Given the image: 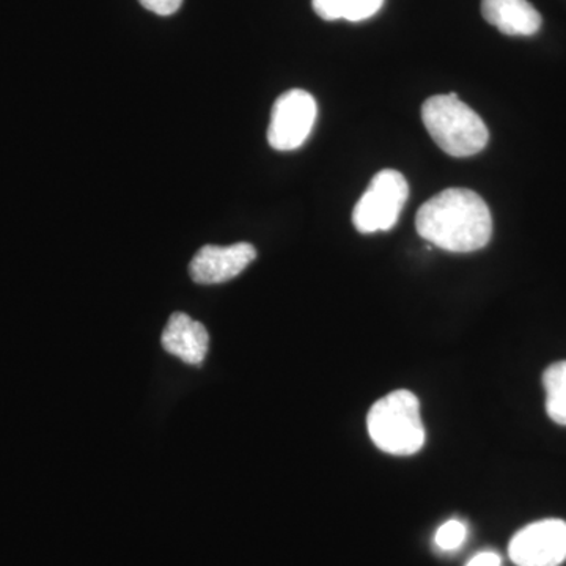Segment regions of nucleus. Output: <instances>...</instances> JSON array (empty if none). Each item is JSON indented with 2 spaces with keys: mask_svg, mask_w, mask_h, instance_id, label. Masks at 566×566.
<instances>
[{
  "mask_svg": "<svg viewBox=\"0 0 566 566\" xmlns=\"http://www.w3.org/2000/svg\"><path fill=\"white\" fill-rule=\"evenodd\" d=\"M416 229L423 240L447 252L480 251L493 237V218L485 200L471 189L450 188L424 202Z\"/></svg>",
  "mask_w": 566,
  "mask_h": 566,
  "instance_id": "obj_1",
  "label": "nucleus"
},
{
  "mask_svg": "<svg viewBox=\"0 0 566 566\" xmlns=\"http://www.w3.org/2000/svg\"><path fill=\"white\" fill-rule=\"evenodd\" d=\"M422 120L436 145L453 158L476 155L490 139L485 122L457 93L428 98L422 106Z\"/></svg>",
  "mask_w": 566,
  "mask_h": 566,
  "instance_id": "obj_2",
  "label": "nucleus"
},
{
  "mask_svg": "<svg viewBox=\"0 0 566 566\" xmlns=\"http://www.w3.org/2000/svg\"><path fill=\"white\" fill-rule=\"evenodd\" d=\"M367 424L371 441L390 455H415L424 444L420 403L409 390H395L376 401Z\"/></svg>",
  "mask_w": 566,
  "mask_h": 566,
  "instance_id": "obj_3",
  "label": "nucleus"
},
{
  "mask_svg": "<svg viewBox=\"0 0 566 566\" xmlns=\"http://www.w3.org/2000/svg\"><path fill=\"white\" fill-rule=\"evenodd\" d=\"M408 197L409 186L403 175L390 169L376 174L354 207L353 223L357 232L370 234L394 229Z\"/></svg>",
  "mask_w": 566,
  "mask_h": 566,
  "instance_id": "obj_4",
  "label": "nucleus"
},
{
  "mask_svg": "<svg viewBox=\"0 0 566 566\" xmlns=\"http://www.w3.org/2000/svg\"><path fill=\"white\" fill-rule=\"evenodd\" d=\"M318 107L311 93L293 88L275 99L271 111L268 142L279 151H292L304 145L314 129Z\"/></svg>",
  "mask_w": 566,
  "mask_h": 566,
  "instance_id": "obj_5",
  "label": "nucleus"
},
{
  "mask_svg": "<svg viewBox=\"0 0 566 566\" xmlns=\"http://www.w3.org/2000/svg\"><path fill=\"white\" fill-rule=\"evenodd\" d=\"M516 566H560L566 560V523L543 520L521 528L509 546Z\"/></svg>",
  "mask_w": 566,
  "mask_h": 566,
  "instance_id": "obj_6",
  "label": "nucleus"
},
{
  "mask_svg": "<svg viewBox=\"0 0 566 566\" xmlns=\"http://www.w3.org/2000/svg\"><path fill=\"white\" fill-rule=\"evenodd\" d=\"M256 259L252 244L205 245L193 256L189 273L200 285H218L238 277Z\"/></svg>",
  "mask_w": 566,
  "mask_h": 566,
  "instance_id": "obj_7",
  "label": "nucleus"
},
{
  "mask_svg": "<svg viewBox=\"0 0 566 566\" xmlns=\"http://www.w3.org/2000/svg\"><path fill=\"white\" fill-rule=\"evenodd\" d=\"M164 349L182 363L200 365L210 346V335L202 323L186 314H174L167 323L161 337Z\"/></svg>",
  "mask_w": 566,
  "mask_h": 566,
  "instance_id": "obj_8",
  "label": "nucleus"
},
{
  "mask_svg": "<svg viewBox=\"0 0 566 566\" xmlns=\"http://www.w3.org/2000/svg\"><path fill=\"white\" fill-rule=\"evenodd\" d=\"M488 24L510 36H532L542 29L543 18L528 0H482Z\"/></svg>",
  "mask_w": 566,
  "mask_h": 566,
  "instance_id": "obj_9",
  "label": "nucleus"
},
{
  "mask_svg": "<svg viewBox=\"0 0 566 566\" xmlns=\"http://www.w3.org/2000/svg\"><path fill=\"white\" fill-rule=\"evenodd\" d=\"M385 6V0H312L315 13L324 21L370 20Z\"/></svg>",
  "mask_w": 566,
  "mask_h": 566,
  "instance_id": "obj_10",
  "label": "nucleus"
},
{
  "mask_svg": "<svg viewBox=\"0 0 566 566\" xmlns=\"http://www.w3.org/2000/svg\"><path fill=\"white\" fill-rule=\"evenodd\" d=\"M546 411L551 419L566 427V360L551 365L543 375Z\"/></svg>",
  "mask_w": 566,
  "mask_h": 566,
  "instance_id": "obj_11",
  "label": "nucleus"
},
{
  "mask_svg": "<svg viewBox=\"0 0 566 566\" xmlns=\"http://www.w3.org/2000/svg\"><path fill=\"white\" fill-rule=\"evenodd\" d=\"M465 536H468L465 524L458 520H450L438 528L434 543L439 549L450 553V551H457L458 547L463 545Z\"/></svg>",
  "mask_w": 566,
  "mask_h": 566,
  "instance_id": "obj_12",
  "label": "nucleus"
},
{
  "mask_svg": "<svg viewBox=\"0 0 566 566\" xmlns=\"http://www.w3.org/2000/svg\"><path fill=\"white\" fill-rule=\"evenodd\" d=\"M142 7L159 17H170L180 10L182 0H139Z\"/></svg>",
  "mask_w": 566,
  "mask_h": 566,
  "instance_id": "obj_13",
  "label": "nucleus"
},
{
  "mask_svg": "<svg viewBox=\"0 0 566 566\" xmlns=\"http://www.w3.org/2000/svg\"><path fill=\"white\" fill-rule=\"evenodd\" d=\"M465 566H502V558L497 553L486 551V553L476 554Z\"/></svg>",
  "mask_w": 566,
  "mask_h": 566,
  "instance_id": "obj_14",
  "label": "nucleus"
}]
</instances>
